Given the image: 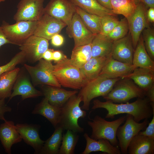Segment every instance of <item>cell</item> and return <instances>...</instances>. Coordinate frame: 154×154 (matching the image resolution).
<instances>
[{"label": "cell", "mask_w": 154, "mask_h": 154, "mask_svg": "<svg viewBox=\"0 0 154 154\" xmlns=\"http://www.w3.org/2000/svg\"><path fill=\"white\" fill-rule=\"evenodd\" d=\"M129 31L128 22L127 19L124 17L119 21L112 31L106 37L114 41L126 36Z\"/></svg>", "instance_id": "d590c367"}, {"label": "cell", "mask_w": 154, "mask_h": 154, "mask_svg": "<svg viewBox=\"0 0 154 154\" xmlns=\"http://www.w3.org/2000/svg\"><path fill=\"white\" fill-rule=\"evenodd\" d=\"M151 121L148 124V126L145 130L143 131H140L139 134L143 135L154 140V115Z\"/></svg>", "instance_id": "ab89813d"}, {"label": "cell", "mask_w": 154, "mask_h": 154, "mask_svg": "<svg viewBox=\"0 0 154 154\" xmlns=\"http://www.w3.org/2000/svg\"><path fill=\"white\" fill-rule=\"evenodd\" d=\"M84 137L86 141V145L82 154H89L92 152L99 151L108 154H121L118 146H113L106 139L96 140L91 138L87 133L84 134Z\"/></svg>", "instance_id": "7402d4cb"}, {"label": "cell", "mask_w": 154, "mask_h": 154, "mask_svg": "<svg viewBox=\"0 0 154 154\" xmlns=\"http://www.w3.org/2000/svg\"><path fill=\"white\" fill-rule=\"evenodd\" d=\"M67 58L62 52L60 50H54L52 53V60L55 63L58 62Z\"/></svg>", "instance_id": "7bdbcfd3"}, {"label": "cell", "mask_w": 154, "mask_h": 154, "mask_svg": "<svg viewBox=\"0 0 154 154\" xmlns=\"http://www.w3.org/2000/svg\"><path fill=\"white\" fill-rule=\"evenodd\" d=\"M44 98L51 104L61 108L73 95L76 94V90L69 91L57 87L47 86L42 88Z\"/></svg>", "instance_id": "ffe728a7"}, {"label": "cell", "mask_w": 154, "mask_h": 154, "mask_svg": "<svg viewBox=\"0 0 154 154\" xmlns=\"http://www.w3.org/2000/svg\"><path fill=\"white\" fill-rule=\"evenodd\" d=\"M48 40L34 35L28 38L19 46L25 58L35 62L42 58L44 52L48 48Z\"/></svg>", "instance_id": "4fadbf2b"}, {"label": "cell", "mask_w": 154, "mask_h": 154, "mask_svg": "<svg viewBox=\"0 0 154 154\" xmlns=\"http://www.w3.org/2000/svg\"><path fill=\"white\" fill-rule=\"evenodd\" d=\"M25 59L24 53L22 51L17 54L7 64L0 66V75L14 69L18 64L21 63Z\"/></svg>", "instance_id": "f35d334b"}, {"label": "cell", "mask_w": 154, "mask_h": 154, "mask_svg": "<svg viewBox=\"0 0 154 154\" xmlns=\"http://www.w3.org/2000/svg\"><path fill=\"white\" fill-rule=\"evenodd\" d=\"M146 96L149 99L152 108L154 109V85L146 92Z\"/></svg>", "instance_id": "ee69618b"}, {"label": "cell", "mask_w": 154, "mask_h": 154, "mask_svg": "<svg viewBox=\"0 0 154 154\" xmlns=\"http://www.w3.org/2000/svg\"><path fill=\"white\" fill-rule=\"evenodd\" d=\"M51 136L46 141L39 154H58L61 145L64 129L58 125Z\"/></svg>", "instance_id": "4dcf8cb0"}, {"label": "cell", "mask_w": 154, "mask_h": 154, "mask_svg": "<svg viewBox=\"0 0 154 154\" xmlns=\"http://www.w3.org/2000/svg\"><path fill=\"white\" fill-rule=\"evenodd\" d=\"M67 29L69 37L74 39V47L91 43L96 35L88 29L76 12L73 17L69 27Z\"/></svg>", "instance_id": "5bb4252c"}, {"label": "cell", "mask_w": 154, "mask_h": 154, "mask_svg": "<svg viewBox=\"0 0 154 154\" xmlns=\"http://www.w3.org/2000/svg\"><path fill=\"white\" fill-rule=\"evenodd\" d=\"M125 121L123 125L119 127L116 133L119 141L118 146L122 154H127L128 145L131 139L144 129L149 123L148 119H144L140 123L137 122L129 114H126Z\"/></svg>", "instance_id": "9c48e42d"}, {"label": "cell", "mask_w": 154, "mask_h": 154, "mask_svg": "<svg viewBox=\"0 0 154 154\" xmlns=\"http://www.w3.org/2000/svg\"><path fill=\"white\" fill-rule=\"evenodd\" d=\"M76 94L70 98L61 107L58 125L62 127L64 130H69L76 133H81L84 129L78 125V119L80 118L85 117L86 113L80 106L82 100L81 97Z\"/></svg>", "instance_id": "7a4b0ae2"}, {"label": "cell", "mask_w": 154, "mask_h": 154, "mask_svg": "<svg viewBox=\"0 0 154 154\" xmlns=\"http://www.w3.org/2000/svg\"><path fill=\"white\" fill-rule=\"evenodd\" d=\"M133 65L135 68H142L154 71V60L147 52L141 35L134 51Z\"/></svg>", "instance_id": "4316f807"}, {"label": "cell", "mask_w": 154, "mask_h": 154, "mask_svg": "<svg viewBox=\"0 0 154 154\" xmlns=\"http://www.w3.org/2000/svg\"><path fill=\"white\" fill-rule=\"evenodd\" d=\"M126 116L120 117L112 121H108L98 115L95 116L92 121H88V124L91 128L92 133L90 137L97 140L105 139L115 146H118L116 133L119 127L125 121Z\"/></svg>", "instance_id": "5b68a950"}, {"label": "cell", "mask_w": 154, "mask_h": 154, "mask_svg": "<svg viewBox=\"0 0 154 154\" xmlns=\"http://www.w3.org/2000/svg\"><path fill=\"white\" fill-rule=\"evenodd\" d=\"M111 56L92 57L80 69L84 84L99 76L103 68Z\"/></svg>", "instance_id": "44dd1931"}, {"label": "cell", "mask_w": 154, "mask_h": 154, "mask_svg": "<svg viewBox=\"0 0 154 154\" xmlns=\"http://www.w3.org/2000/svg\"><path fill=\"white\" fill-rule=\"evenodd\" d=\"M13 86V92L9 97V101L17 96H21L22 100L29 98L42 96V92L36 89L26 77L19 78Z\"/></svg>", "instance_id": "d4e9b609"}, {"label": "cell", "mask_w": 154, "mask_h": 154, "mask_svg": "<svg viewBox=\"0 0 154 154\" xmlns=\"http://www.w3.org/2000/svg\"><path fill=\"white\" fill-rule=\"evenodd\" d=\"M121 78L133 80L139 87L146 92L154 85V71L146 68H136Z\"/></svg>", "instance_id": "603a6c76"}, {"label": "cell", "mask_w": 154, "mask_h": 154, "mask_svg": "<svg viewBox=\"0 0 154 154\" xmlns=\"http://www.w3.org/2000/svg\"><path fill=\"white\" fill-rule=\"evenodd\" d=\"M140 2L146 7L154 8V0H140Z\"/></svg>", "instance_id": "681fc988"}, {"label": "cell", "mask_w": 154, "mask_h": 154, "mask_svg": "<svg viewBox=\"0 0 154 154\" xmlns=\"http://www.w3.org/2000/svg\"><path fill=\"white\" fill-rule=\"evenodd\" d=\"M53 73L58 83L64 87L80 90L84 84L80 68L67 58L54 65Z\"/></svg>", "instance_id": "277c9868"}, {"label": "cell", "mask_w": 154, "mask_h": 154, "mask_svg": "<svg viewBox=\"0 0 154 154\" xmlns=\"http://www.w3.org/2000/svg\"><path fill=\"white\" fill-rule=\"evenodd\" d=\"M22 139L13 121L6 120L1 124L0 140L7 153L11 154L12 146Z\"/></svg>", "instance_id": "d6986e66"}, {"label": "cell", "mask_w": 154, "mask_h": 154, "mask_svg": "<svg viewBox=\"0 0 154 154\" xmlns=\"http://www.w3.org/2000/svg\"><path fill=\"white\" fill-rule=\"evenodd\" d=\"M132 1H133V2H134V3L137 5L140 2V0H131Z\"/></svg>", "instance_id": "f907efd6"}, {"label": "cell", "mask_w": 154, "mask_h": 154, "mask_svg": "<svg viewBox=\"0 0 154 154\" xmlns=\"http://www.w3.org/2000/svg\"><path fill=\"white\" fill-rule=\"evenodd\" d=\"M5 99H0V119L3 120L4 121L6 120L4 115L6 112H11V108L7 106L5 104Z\"/></svg>", "instance_id": "60d3db41"}, {"label": "cell", "mask_w": 154, "mask_h": 154, "mask_svg": "<svg viewBox=\"0 0 154 154\" xmlns=\"http://www.w3.org/2000/svg\"><path fill=\"white\" fill-rule=\"evenodd\" d=\"M129 154H154V140L139 134L131 139L128 145Z\"/></svg>", "instance_id": "cb8c5ba5"}, {"label": "cell", "mask_w": 154, "mask_h": 154, "mask_svg": "<svg viewBox=\"0 0 154 154\" xmlns=\"http://www.w3.org/2000/svg\"><path fill=\"white\" fill-rule=\"evenodd\" d=\"M66 26L60 20L44 14L37 21L34 35L50 40L53 36L59 34Z\"/></svg>", "instance_id": "9a60e30c"}, {"label": "cell", "mask_w": 154, "mask_h": 154, "mask_svg": "<svg viewBox=\"0 0 154 154\" xmlns=\"http://www.w3.org/2000/svg\"><path fill=\"white\" fill-rule=\"evenodd\" d=\"M135 68L133 64L119 61L111 56L103 68L99 76L108 78H122L131 73Z\"/></svg>", "instance_id": "ac0fdd59"}, {"label": "cell", "mask_w": 154, "mask_h": 154, "mask_svg": "<svg viewBox=\"0 0 154 154\" xmlns=\"http://www.w3.org/2000/svg\"><path fill=\"white\" fill-rule=\"evenodd\" d=\"M115 16L116 15H108L101 17L99 34L106 36L112 31L119 21Z\"/></svg>", "instance_id": "74e56055"}, {"label": "cell", "mask_w": 154, "mask_h": 154, "mask_svg": "<svg viewBox=\"0 0 154 154\" xmlns=\"http://www.w3.org/2000/svg\"><path fill=\"white\" fill-rule=\"evenodd\" d=\"M38 61V64L34 66L26 64L24 65L35 85H45L61 88V86L54 75V65L51 61L42 58Z\"/></svg>", "instance_id": "52a82bcc"}, {"label": "cell", "mask_w": 154, "mask_h": 154, "mask_svg": "<svg viewBox=\"0 0 154 154\" xmlns=\"http://www.w3.org/2000/svg\"><path fill=\"white\" fill-rule=\"evenodd\" d=\"M16 129L21 138L35 150V153L39 154L44 141L40 138L37 125L26 123H17Z\"/></svg>", "instance_id": "e0dca14e"}, {"label": "cell", "mask_w": 154, "mask_h": 154, "mask_svg": "<svg viewBox=\"0 0 154 154\" xmlns=\"http://www.w3.org/2000/svg\"><path fill=\"white\" fill-rule=\"evenodd\" d=\"M98 3L104 7L112 10L111 0H96Z\"/></svg>", "instance_id": "c3c4849f"}, {"label": "cell", "mask_w": 154, "mask_h": 154, "mask_svg": "<svg viewBox=\"0 0 154 154\" xmlns=\"http://www.w3.org/2000/svg\"><path fill=\"white\" fill-rule=\"evenodd\" d=\"M76 7L69 0H50L44 8V14L60 20L69 27L76 12Z\"/></svg>", "instance_id": "8fae6325"}, {"label": "cell", "mask_w": 154, "mask_h": 154, "mask_svg": "<svg viewBox=\"0 0 154 154\" xmlns=\"http://www.w3.org/2000/svg\"><path fill=\"white\" fill-rule=\"evenodd\" d=\"M75 6L84 11L100 17L108 15H116L111 10L100 5L96 0H69Z\"/></svg>", "instance_id": "f546056e"}, {"label": "cell", "mask_w": 154, "mask_h": 154, "mask_svg": "<svg viewBox=\"0 0 154 154\" xmlns=\"http://www.w3.org/2000/svg\"><path fill=\"white\" fill-rule=\"evenodd\" d=\"M61 108L50 104L45 98L37 104L33 110V114L40 115L47 119L55 128L58 125Z\"/></svg>", "instance_id": "484cf974"}, {"label": "cell", "mask_w": 154, "mask_h": 154, "mask_svg": "<svg viewBox=\"0 0 154 154\" xmlns=\"http://www.w3.org/2000/svg\"><path fill=\"white\" fill-rule=\"evenodd\" d=\"M146 11V7L140 2L136 5V8L133 14L127 19L129 33L135 49L142 32L144 29L149 27Z\"/></svg>", "instance_id": "7c38bea8"}, {"label": "cell", "mask_w": 154, "mask_h": 154, "mask_svg": "<svg viewBox=\"0 0 154 154\" xmlns=\"http://www.w3.org/2000/svg\"><path fill=\"white\" fill-rule=\"evenodd\" d=\"M20 69L15 68L0 75V99L9 98Z\"/></svg>", "instance_id": "f1b7e54d"}, {"label": "cell", "mask_w": 154, "mask_h": 154, "mask_svg": "<svg viewBox=\"0 0 154 154\" xmlns=\"http://www.w3.org/2000/svg\"><path fill=\"white\" fill-rule=\"evenodd\" d=\"M5 0H0V3L1 2L4 1H5Z\"/></svg>", "instance_id": "816d5d0a"}, {"label": "cell", "mask_w": 154, "mask_h": 154, "mask_svg": "<svg viewBox=\"0 0 154 154\" xmlns=\"http://www.w3.org/2000/svg\"><path fill=\"white\" fill-rule=\"evenodd\" d=\"M54 50L48 48L43 54L42 58L46 60L51 61L52 60V53Z\"/></svg>", "instance_id": "bcb514c9"}, {"label": "cell", "mask_w": 154, "mask_h": 154, "mask_svg": "<svg viewBox=\"0 0 154 154\" xmlns=\"http://www.w3.org/2000/svg\"><path fill=\"white\" fill-rule=\"evenodd\" d=\"M7 44H11L4 33L2 29L0 26V47Z\"/></svg>", "instance_id": "f6af8a7d"}, {"label": "cell", "mask_w": 154, "mask_h": 154, "mask_svg": "<svg viewBox=\"0 0 154 154\" xmlns=\"http://www.w3.org/2000/svg\"><path fill=\"white\" fill-rule=\"evenodd\" d=\"M77 133L68 130L63 135L61 145L58 154H73L79 136Z\"/></svg>", "instance_id": "e575fe53"}, {"label": "cell", "mask_w": 154, "mask_h": 154, "mask_svg": "<svg viewBox=\"0 0 154 154\" xmlns=\"http://www.w3.org/2000/svg\"><path fill=\"white\" fill-rule=\"evenodd\" d=\"M142 37L145 47L151 59H154V31L153 28L149 27L142 32Z\"/></svg>", "instance_id": "8d00e7d4"}, {"label": "cell", "mask_w": 154, "mask_h": 154, "mask_svg": "<svg viewBox=\"0 0 154 154\" xmlns=\"http://www.w3.org/2000/svg\"><path fill=\"white\" fill-rule=\"evenodd\" d=\"M37 22L21 21L11 25L5 22L1 27L11 44L20 46L34 35Z\"/></svg>", "instance_id": "ba28073f"}, {"label": "cell", "mask_w": 154, "mask_h": 154, "mask_svg": "<svg viewBox=\"0 0 154 154\" xmlns=\"http://www.w3.org/2000/svg\"><path fill=\"white\" fill-rule=\"evenodd\" d=\"M92 57L91 45L90 43L74 47L70 59L74 65L80 69Z\"/></svg>", "instance_id": "1f68e13d"}, {"label": "cell", "mask_w": 154, "mask_h": 154, "mask_svg": "<svg viewBox=\"0 0 154 154\" xmlns=\"http://www.w3.org/2000/svg\"><path fill=\"white\" fill-rule=\"evenodd\" d=\"M44 0H21L13 16L16 22L38 21L44 14Z\"/></svg>", "instance_id": "30bf717a"}, {"label": "cell", "mask_w": 154, "mask_h": 154, "mask_svg": "<svg viewBox=\"0 0 154 154\" xmlns=\"http://www.w3.org/2000/svg\"><path fill=\"white\" fill-rule=\"evenodd\" d=\"M123 80L115 84L112 90L103 97L106 100L115 103H125L134 98H143L146 96V92L139 87L131 80Z\"/></svg>", "instance_id": "8992f818"}, {"label": "cell", "mask_w": 154, "mask_h": 154, "mask_svg": "<svg viewBox=\"0 0 154 154\" xmlns=\"http://www.w3.org/2000/svg\"><path fill=\"white\" fill-rule=\"evenodd\" d=\"M146 15L149 22H154V8H149L146 11Z\"/></svg>", "instance_id": "7dc6e473"}, {"label": "cell", "mask_w": 154, "mask_h": 154, "mask_svg": "<svg viewBox=\"0 0 154 154\" xmlns=\"http://www.w3.org/2000/svg\"><path fill=\"white\" fill-rule=\"evenodd\" d=\"M114 41L100 34L96 35L91 43L92 57L111 56Z\"/></svg>", "instance_id": "83f0119b"}, {"label": "cell", "mask_w": 154, "mask_h": 154, "mask_svg": "<svg viewBox=\"0 0 154 154\" xmlns=\"http://www.w3.org/2000/svg\"><path fill=\"white\" fill-rule=\"evenodd\" d=\"M121 78H108L99 76L85 83L78 94L81 97L82 102H83L81 108L89 110L90 102L93 99L106 95Z\"/></svg>", "instance_id": "3957f363"}, {"label": "cell", "mask_w": 154, "mask_h": 154, "mask_svg": "<svg viewBox=\"0 0 154 154\" xmlns=\"http://www.w3.org/2000/svg\"><path fill=\"white\" fill-rule=\"evenodd\" d=\"M112 11L115 15H121L127 19L134 12L136 5L131 0H111Z\"/></svg>", "instance_id": "836d02e7"}, {"label": "cell", "mask_w": 154, "mask_h": 154, "mask_svg": "<svg viewBox=\"0 0 154 154\" xmlns=\"http://www.w3.org/2000/svg\"><path fill=\"white\" fill-rule=\"evenodd\" d=\"M50 40L52 44L56 47L61 46L63 44L64 41V37L59 34L53 36Z\"/></svg>", "instance_id": "b9f144b4"}, {"label": "cell", "mask_w": 154, "mask_h": 154, "mask_svg": "<svg viewBox=\"0 0 154 154\" xmlns=\"http://www.w3.org/2000/svg\"><path fill=\"white\" fill-rule=\"evenodd\" d=\"M103 108L108 113L106 118L113 119L116 115L122 114L131 115L134 120L139 122L145 119L151 118L154 115V110L148 98L146 96L137 98L135 101L129 103L117 104L110 100L102 102L98 99L93 101L92 110Z\"/></svg>", "instance_id": "6da1fadb"}, {"label": "cell", "mask_w": 154, "mask_h": 154, "mask_svg": "<svg viewBox=\"0 0 154 154\" xmlns=\"http://www.w3.org/2000/svg\"><path fill=\"white\" fill-rule=\"evenodd\" d=\"M134 49L129 33L123 38L114 41L111 55L115 60L133 64Z\"/></svg>", "instance_id": "2e32d148"}, {"label": "cell", "mask_w": 154, "mask_h": 154, "mask_svg": "<svg viewBox=\"0 0 154 154\" xmlns=\"http://www.w3.org/2000/svg\"><path fill=\"white\" fill-rule=\"evenodd\" d=\"M76 13L88 29L95 35L99 34L101 17L88 13L76 6Z\"/></svg>", "instance_id": "d6a6232c"}]
</instances>
